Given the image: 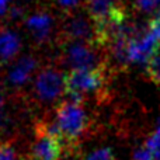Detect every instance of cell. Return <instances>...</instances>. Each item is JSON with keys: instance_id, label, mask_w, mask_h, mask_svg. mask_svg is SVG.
<instances>
[{"instance_id": "obj_1", "label": "cell", "mask_w": 160, "mask_h": 160, "mask_svg": "<svg viewBox=\"0 0 160 160\" xmlns=\"http://www.w3.org/2000/svg\"><path fill=\"white\" fill-rule=\"evenodd\" d=\"M56 127H58L63 143L68 146H73L76 141L87 129V114L83 105L79 101H65L61 102L56 108L55 115Z\"/></svg>"}, {"instance_id": "obj_2", "label": "cell", "mask_w": 160, "mask_h": 160, "mask_svg": "<svg viewBox=\"0 0 160 160\" xmlns=\"http://www.w3.org/2000/svg\"><path fill=\"white\" fill-rule=\"evenodd\" d=\"M105 83V66L94 69H70L65 75L66 94L73 101H82L86 94L97 93Z\"/></svg>"}, {"instance_id": "obj_3", "label": "cell", "mask_w": 160, "mask_h": 160, "mask_svg": "<svg viewBox=\"0 0 160 160\" xmlns=\"http://www.w3.org/2000/svg\"><path fill=\"white\" fill-rule=\"evenodd\" d=\"M63 139L56 124H42L37 128V138L34 141V160H61L63 152Z\"/></svg>"}, {"instance_id": "obj_4", "label": "cell", "mask_w": 160, "mask_h": 160, "mask_svg": "<svg viewBox=\"0 0 160 160\" xmlns=\"http://www.w3.org/2000/svg\"><path fill=\"white\" fill-rule=\"evenodd\" d=\"M97 45L86 41H70L65 48V62L73 69H94L101 65L97 62Z\"/></svg>"}, {"instance_id": "obj_5", "label": "cell", "mask_w": 160, "mask_h": 160, "mask_svg": "<svg viewBox=\"0 0 160 160\" xmlns=\"http://www.w3.org/2000/svg\"><path fill=\"white\" fill-rule=\"evenodd\" d=\"M160 42L158 41L149 27L146 30H138L135 35L131 38L128 45V61L129 63H143L159 48Z\"/></svg>"}, {"instance_id": "obj_6", "label": "cell", "mask_w": 160, "mask_h": 160, "mask_svg": "<svg viewBox=\"0 0 160 160\" xmlns=\"http://www.w3.org/2000/svg\"><path fill=\"white\" fill-rule=\"evenodd\" d=\"M34 90L42 101H53L59 96L66 93L65 75L55 69H45L37 76Z\"/></svg>"}, {"instance_id": "obj_7", "label": "cell", "mask_w": 160, "mask_h": 160, "mask_svg": "<svg viewBox=\"0 0 160 160\" xmlns=\"http://www.w3.org/2000/svg\"><path fill=\"white\" fill-rule=\"evenodd\" d=\"M65 34L72 41H86L87 39L94 44V25L82 16H75L68 20L65 24Z\"/></svg>"}, {"instance_id": "obj_8", "label": "cell", "mask_w": 160, "mask_h": 160, "mask_svg": "<svg viewBox=\"0 0 160 160\" xmlns=\"http://www.w3.org/2000/svg\"><path fill=\"white\" fill-rule=\"evenodd\" d=\"M35 69V59L32 56H22L16 62L8 73V82L14 86L24 84Z\"/></svg>"}, {"instance_id": "obj_9", "label": "cell", "mask_w": 160, "mask_h": 160, "mask_svg": "<svg viewBox=\"0 0 160 160\" xmlns=\"http://www.w3.org/2000/svg\"><path fill=\"white\" fill-rule=\"evenodd\" d=\"M20 38L8 30L0 31V63L13 59L20 51Z\"/></svg>"}, {"instance_id": "obj_10", "label": "cell", "mask_w": 160, "mask_h": 160, "mask_svg": "<svg viewBox=\"0 0 160 160\" xmlns=\"http://www.w3.org/2000/svg\"><path fill=\"white\" fill-rule=\"evenodd\" d=\"M27 27L38 41H44L51 32L52 18L47 13H37L27 20Z\"/></svg>"}, {"instance_id": "obj_11", "label": "cell", "mask_w": 160, "mask_h": 160, "mask_svg": "<svg viewBox=\"0 0 160 160\" xmlns=\"http://www.w3.org/2000/svg\"><path fill=\"white\" fill-rule=\"evenodd\" d=\"M146 70L149 78L155 83L160 84V45L155 51V53L149 58V61L146 62Z\"/></svg>"}, {"instance_id": "obj_12", "label": "cell", "mask_w": 160, "mask_h": 160, "mask_svg": "<svg viewBox=\"0 0 160 160\" xmlns=\"http://www.w3.org/2000/svg\"><path fill=\"white\" fill-rule=\"evenodd\" d=\"M148 149L150 150V155H152L153 160H160V124L156 128V131L152 133L149 139L146 142Z\"/></svg>"}, {"instance_id": "obj_13", "label": "cell", "mask_w": 160, "mask_h": 160, "mask_svg": "<svg viewBox=\"0 0 160 160\" xmlns=\"http://www.w3.org/2000/svg\"><path fill=\"white\" fill-rule=\"evenodd\" d=\"M0 160H24L21 158L16 148L10 145L8 142L0 143Z\"/></svg>"}, {"instance_id": "obj_14", "label": "cell", "mask_w": 160, "mask_h": 160, "mask_svg": "<svg viewBox=\"0 0 160 160\" xmlns=\"http://www.w3.org/2000/svg\"><path fill=\"white\" fill-rule=\"evenodd\" d=\"M135 7L143 13H158L160 10V0H135Z\"/></svg>"}, {"instance_id": "obj_15", "label": "cell", "mask_w": 160, "mask_h": 160, "mask_svg": "<svg viewBox=\"0 0 160 160\" xmlns=\"http://www.w3.org/2000/svg\"><path fill=\"white\" fill-rule=\"evenodd\" d=\"M83 160H114V155L110 148H101L90 152Z\"/></svg>"}, {"instance_id": "obj_16", "label": "cell", "mask_w": 160, "mask_h": 160, "mask_svg": "<svg viewBox=\"0 0 160 160\" xmlns=\"http://www.w3.org/2000/svg\"><path fill=\"white\" fill-rule=\"evenodd\" d=\"M132 160H153L152 159V155H150V150L148 149V146H141L133 152V156H132Z\"/></svg>"}, {"instance_id": "obj_17", "label": "cell", "mask_w": 160, "mask_h": 160, "mask_svg": "<svg viewBox=\"0 0 160 160\" xmlns=\"http://www.w3.org/2000/svg\"><path fill=\"white\" fill-rule=\"evenodd\" d=\"M55 2L62 7H73L79 3V0H55Z\"/></svg>"}, {"instance_id": "obj_18", "label": "cell", "mask_w": 160, "mask_h": 160, "mask_svg": "<svg viewBox=\"0 0 160 160\" xmlns=\"http://www.w3.org/2000/svg\"><path fill=\"white\" fill-rule=\"evenodd\" d=\"M8 2H10V0H0V16L6 13V10H7V7H8Z\"/></svg>"}, {"instance_id": "obj_19", "label": "cell", "mask_w": 160, "mask_h": 160, "mask_svg": "<svg viewBox=\"0 0 160 160\" xmlns=\"http://www.w3.org/2000/svg\"><path fill=\"white\" fill-rule=\"evenodd\" d=\"M153 20H156V21H159V22H160V10H159L158 13L155 14V17H153Z\"/></svg>"}, {"instance_id": "obj_20", "label": "cell", "mask_w": 160, "mask_h": 160, "mask_svg": "<svg viewBox=\"0 0 160 160\" xmlns=\"http://www.w3.org/2000/svg\"><path fill=\"white\" fill-rule=\"evenodd\" d=\"M2 105H3V101H2V97H0V110H2Z\"/></svg>"}, {"instance_id": "obj_21", "label": "cell", "mask_w": 160, "mask_h": 160, "mask_svg": "<svg viewBox=\"0 0 160 160\" xmlns=\"http://www.w3.org/2000/svg\"><path fill=\"white\" fill-rule=\"evenodd\" d=\"M159 124H160V122H159Z\"/></svg>"}]
</instances>
